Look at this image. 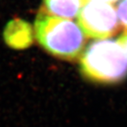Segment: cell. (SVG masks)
<instances>
[{
    "label": "cell",
    "instance_id": "3",
    "mask_svg": "<svg viewBox=\"0 0 127 127\" xmlns=\"http://www.w3.org/2000/svg\"><path fill=\"white\" fill-rule=\"evenodd\" d=\"M78 22L85 35L98 40L113 35L119 28L116 8L101 1L86 2L78 14Z\"/></svg>",
    "mask_w": 127,
    "mask_h": 127
},
{
    "label": "cell",
    "instance_id": "6",
    "mask_svg": "<svg viewBox=\"0 0 127 127\" xmlns=\"http://www.w3.org/2000/svg\"><path fill=\"white\" fill-rule=\"evenodd\" d=\"M116 10L122 26L127 30V0H120Z\"/></svg>",
    "mask_w": 127,
    "mask_h": 127
},
{
    "label": "cell",
    "instance_id": "7",
    "mask_svg": "<svg viewBox=\"0 0 127 127\" xmlns=\"http://www.w3.org/2000/svg\"><path fill=\"white\" fill-rule=\"evenodd\" d=\"M117 41L119 42V43L123 46L124 50H125V53H126V55H127V32L125 33L124 34H122V36L119 38Z\"/></svg>",
    "mask_w": 127,
    "mask_h": 127
},
{
    "label": "cell",
    "instance_id": "1",
    "mask_svg": "<svg viewBox=\"0 0 127 127\" xmlns=\"http://www.w3.org/2000/svg\"><path fill=\"white\" fill-rule=\"evenodd\" d=\"M34 30L38 42L51 55L64 60H74L81 55L85 34L72 20L42 12L36 18Z\"/></svg>",
    "mask_w": 127,
    "mask_h": 127
},
{
    "label": "cell",
    "instance_id": "2",
    "mask_svg": "<svg viewBox=\"0 0 127 127\" xmlns=\"http://www.w3.org/2000/svg\"><path fill=\"white\" fill-rule=\"evenodd\" d=\"M80 71L90 81L117 83L127 75V55L118 41L98 40L90 44L81 55Z\"/></svg>",
    "mask_w": 127,
    "mask_h": 127
},
{
    "label": "cell",
    "instance_id": "5",
    "mask_svg": "<svg viewBox=\"0 0 127 127\" xmlns=\"http://www.w3.org/2000/svg\"><path fill=\"white\" fill-rule=\"evenodd\" d=\"M44 4L51 15L70 20L79 14L84 2L83 0H44Z\"/></svg>",
    "mask_w": 127,
    "mask_h": 127
},
{
    "label": "cell",
    "instance_id": "4",
    "mask_svg": "<svg viewBox=\"0 0 127 127\" xmlns=\"http://www.w3.org/2000/svg\"><path fill=\"white\" fill-rule=\"evenodd\" d=\"M6 43L14 49H25L33 41L30 25L21 19L11 20L6 25L4 31Z\"/></svg>",
    "mask_w": 127,
    "mask_h": 127
},
{
    "label": "cell",
    "instance_id": "8",
    "mask_svg": "<svg viewBox=\"0 0 127 127\" xmlns=\"http://www.w3.org/2000/svg\"><path fill=\"white\" fill-rule=\"evenodd\" d=\"M88 1H101V2H107V3H111L113 1H117V0H83L84 4L86 2H88Z\"/></svg>",
    "mask_w": 127,
    "mask_h": 127
}]
</instances>
